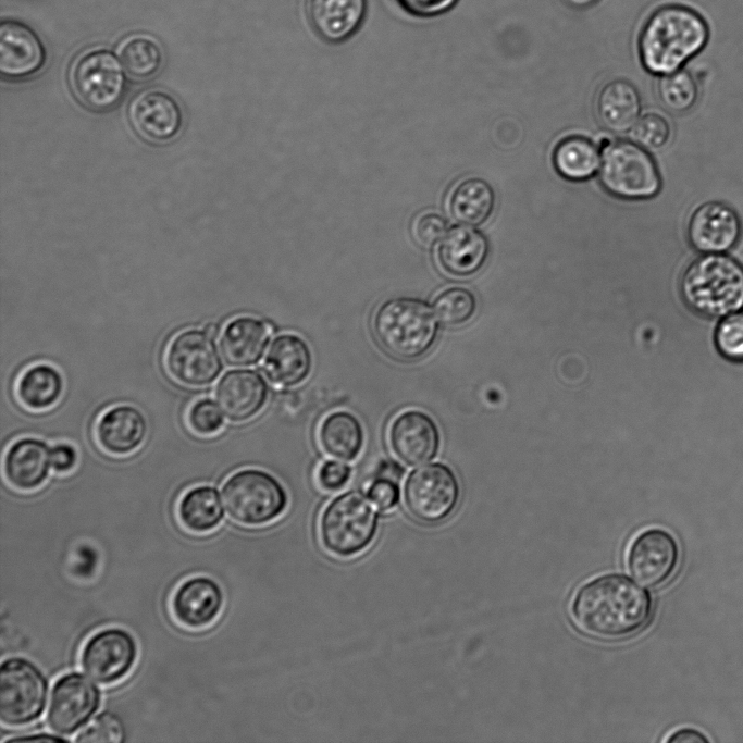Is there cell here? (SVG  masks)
I'll list each match as a JSON object with an SVG mask.
<instances>
[{
  "label": "cell",
  "instance_id": "obj_24",
  "mask_svg": "<svg viewBox=\"0 0 743 743\" xmlns=\"http://www.w3.org/2000/svg\"><path fill=\"white\" fill-rule=\"evenodd\" d=\"M488 253L485 236L472 225L460 224L447 231L437 249L442 269L454 276H469L484 264Z\"/></svg>",
  "mask_w": 743,
  "mask_h": 743
},
{
  "label": "cell",
  "instance_id": "obj_38",
  "mask_svg": "<svg viewBox=\"0 0 743 743\" xmlns=\"http://www.w3.org/2000/svg\"><path fill=\"white\" fill-rule=\"evenodd\" d=\"M75 741L81 743H119L124 741V728L115 715L101 713L79 731Z\"/></svg>",
  "mask_w": 743,
  "mask_h": 743
},
{
  "label": "cell",
  "instance_id": "obj_36",
  "mask_svg": "<svg viewBox=\"0 0 743 743\" xmlns=\"http://www.w3.org/2000/svg\"><path fill=\"white\" fill-rule=\"evenodd\" d=\"M714 342L719 355L728 361L743 363V311L739 310L721 318Z\"/></svg>",
  "mask_w": 743,
  "mask_h": 743
},
{
  "label": "cell",
  "instance_id": "obj_29",
  "mask_svg": "<svg viewBox=\"0 0 743 743\" xmlns=\"http://www.w3.org/2000/svg\"><path fill=\"white\" fill-rule=\"evenodd\" d=\"M495 205L492 186L483 178L469 177L461 181L449 196L448 207L453 218L466 225L485 222Z\"/></svg>",
  "mask_w": 743,
  "mask_h": 743
},
{
  "label": "cell",
  "instance_id": "obj_42",
  "mask_svg": "<svg viewBox=\"0 0 743 743\" xmlns=\"http://www.w3.org/2000/svg\"><path fill=\"white\" fill-rule=\"evenodd\" d=\"M350 475L351 469L348 465L326 460L317 470V482L324 491H338L347 484Z\"/></svg>",
  "mask_w": 743,
  "mask_h": 743
},
{
  "label": "cell",
  "instance_id": "obj_35",
  "mask_svg": "<svg viewBox=\"0 0 743 743\" xmlns=\"http://www.w3.org/2000/svg\"><path fill=\"white\" fill-rule=\"evenodd\" d=\"M476 308L474 295L465 287L454 286L442 290L434 299L433 309L439 322L457 326L469 321Z\"/></svg>",
  "mask_w": 743,
  "mask_h": 743
},
{
  "label": "cell",
  "instance_id": "obj_4",
  "mask_svg": "<svg viewBox=\"0 0 743 743\" xmlns=\"http://www.w3.org/2000/svg\"><path fill=\"white\" fill-rule=\"evenodd\" d=\"M381 348L399 361H416L434 346L438 324L434 309L419 298L396 297L382 302L372 317Z\"/></svg>",
  "mask_w": 743,
  "mask_h": 743
},
{
  "label": "cell",
  "instance_id": "obj_31",
  "mask_svg": "<svg viewBox=\"0 0 743 743\" xmlns=\"http://www.w3.org/2000/svg\"><path fill=\"white\" fill-rule=\"evenodd\" d=\"M126 73L133 79L147 81L156 76L163 65V50L151 35L136 33L122 39L116 48Z\"/></svg>",
  "mask_w": 743,
  "mask_h": 743
},
{
  "label": "cell",
  "instance_id": "obj_7",
  "mask_svg": "<svg viewBox=\"0 0 743 743\" xmlns=\"http://www.w3.org/2000/svg\"><path fill=\"white\" fill-rule=\"evenodd\" d=\"M227 515L243 525H262L277 519L288 497L281 482L269 472L248 468L233 473L222 486Z\"/></svg>",
  "mask_w": 743,
  "mask_h": 743
},
{
  "label": "cell",
  "instance_id": "obj_2",
  "mask_svg": "<svg viewBox=\"0 0 743 743\" xmlns=\"http://www.w3.org/2000/svg\"><path fill=\"white\" fill-rule=\"evenodd\" d=\"M713 25L698 7L671 1L657 7L644 21L637 51L644 69L664 75L680 69L708 46Z\"/></svg>",
  "mask_w": 743,
  "mask_h": 743
},
{
  "label": "cell",
  "instance_id": "obj_26",
  "mask_svg": "<svg viewBox=\"0 0 743 743\" xmlns=\"http://www.w3.org/2000/svg\"><path fill=\"white\" fill-rule=\"evenodd\" d=\"M48 445L38 438L25 437L14 442L4 456V473L9 483L21 491L39 487L51 467Z\"/></svg>",
  "mask_w": 743,
  "mask_h": 743
},
{
  "label": "cell",
  "instance_id": "obj_20",
  "mask_svg": "<svg viewBox=\"0 0 743 743\" xmlns=\"http://www.w3.org/2000/svg\"><path fill=\"white\" fill-rule=\"evenodd\" d=\"M367 0H307L306 13L315 34L330 44L352 37L367 15Z\"/></svg>",
  "mask_w": 743,
  "mask_h": 743
},
{
  "label": "cell",
  "instance_id": "obj_18",
  "mask_svg": "<svg viewBox=\"0 0 743 743\" xmlns=\"http://www.w3.org/2000/svg\"><path fill=\"white\" fill-rule=\"evenodd\" d=\"M46 63L45 46L28 25L4 20L0 24V73L8 81L36 75Z\"/></svg>",
  "mask_w": 743,
  "mask_h": 743
},
{
  "label": "cell",
  "instance_id": "obj_32",
  "mask_svg": "<svg viewBox=\"0 0 743 743\" xmlns=\"http://www.w3.org/2000/svg\"><path fill=\"white\" fill-rule=\"evenodd\" d=\"M177 511L183 525L196 533L215 529L223 519L219 493L209 485L187 491L178 503Z\"/></svg>",
  "mask_w": 743,
  "mask_h": 743
},
{
  "label": "cell",
  "instance_id": "obj_21",
  "mask_svg": "<svg viewBox=\"0 0 743 743\" xmlns=\"http://www.w3.org/2000/svg\"><path fill=\"white\" fill-rule=\"evenodd\" d=\"M313 357L308 343L294 333L277 335L264 356L263 371L275 385L301 384L312 371Z\"/></svg>",
  "mask_w": 743,
  "mask_h": 743
},
{
  "label": "cell",
  "instance_id": "obj_1",
  "mask_svg": "<svg viewBox=\"0 0 743 743\" xmlns=\"http://www.w3.org/2000/svg\"><path fill=\"white\" fill-rule=\"evenodd\" d=\"M651 593L621 573H605L582 584L570 603V618L582 634L620 641L642 631L653 617Z\"/></svg>",
  "mask_w": 743,
  "mask_h": 743
},
{
  "label": "cell",
  "instance_id": "obj_5",
  "mask_svg": "<svg viewBox=\"0 0 743 743\" xmlns=\"http://www.w3.org/2000/svg\"><path fill=\"white\" fill-rule=\"evenodd\" d=\"M376 507L360 492H346L331 500L319 521L320 538L327 552L350 557L374 540L379 517Z\"/></svg>",
  "mask_w": 743,
  "mask_h": 743
},
{
  "label": "cell",
  "instance_id": "obj_25",
  "mask_svg": "<svg viewBox=\"0 0 743 743\" xmlns=\"http://www.w3.org/2000/svg\"><path fill=\"white\" fill-rule=\"evenodd\" d=\"M148 425L136 407L120 405L110 408L99 418L96 436L99 445L112 455H127L145 441Z\"/></svg>",
  "mask_w": 743,
  "mask_h": 743
},
{
  "label": "cell",
  "instance_id": "obj_19",
  "mask_svg": "<svg viewBox=\"0 0 743 743\" xmlns=\"http://www.w3.org/2000/svg\"><path fill=\"white\" fill-rule=\"evenodd\" d=\"M215 398L230 421L245 422L262 411L269 398V386L258 371L234 369L219 380Z\"/></svg>",
  "mask_w": 743,
  "mask_h": 743
},
{
  "label": "cell",
  "instance_id": "obj_17",
  "mask_svg": "<svg viewBox=\"0 0 743 743\" xmlns=\"http://www.w3.org/2000/svg\"><path fill=\"white\" fill-rule=\"evenodd\" d=\"M742 233L740 218L726 202L710 200L699 205L691 214L688 238L701 253H725L739 242Z\"/></svg>",
  "mask_w": 743,
  "mask_h": 743
},
{
  "label": "cell",
  "instance_id": "obj_39",
  "mask_svg": "<svg viewBox=\"0 0 743 743\" xmlns=\"http://www.w3.org/2000/svg\"><path fill=\"white\" fill-rule=\"evenodd\" d=\"M223 414L216 403L209 398H202L189 407L187 422L195 433L199 435H213L224 424Z\"/></svg>",
  "mask_w": 743,
  "mask_h": 743
},
{
  "label": "cell",
  "instance_id": "obj_15",
  "mask_svg": "<svg viewBox=\"0 0 743 743\" xmlns=\"http://www.w3.org/2000/svg\"><path fill=\"white\" fill-rule=\"evenodd\" d=\"M679 545L674 536L660 528L643 530L631 541L627 567L641 584L657 587L669 580L679 562Z\"/></svg>",
  "mask_w": 743,
  "mask_h": 743
},
{
  "label": "cell",
  "instance_id": "obj_49",
  "mask_svg": "<svg viewBox=\"0 0 743 743\" xmlns=\"http://www.w3.org/2000/svg\"><path fill=\"white\" fill-rule=\"evenodd\" d=\"M205 331L213 338L219 334V327L214 323H208L205 326Z\"/></svg>",
  "mask_w": 743,
  "mask_h": 743
},
{
  "label": "cell",
  "instance_id": "obj_41",
  "mask_svg": "<svg viewBox=\"0 0 743 743\" xmlns=\"http://www.w3.org/2000/svg\"><path fill=\"white\" fill-rule=\"evenodd\" d=\"M368 497L382 512L393 510L399 501V487L397 481L379 475L368 488Z\"/></svg>",
  "mask_w": 743,
  "mask_h": 743
},
{
  "label": "cell",
  "instance_id": "obj_11",
  "mask_svg": "<svg viewBox=\"0 0 743 743\" xmlns=\"http://www.w3.org/2000/svg\"><path fill=\"white\" fill-rule=\"evenodd\" d=\"M171 376L187 386H206L214 382L223 369L219 349L205 330H187L170 343L165 355Z\"/></svg>",
  "mask_w": 743,
  "mask_h": 743
},
{
  "label": "cell",
  "instance_id": "obj_16",
  "mask_svg": "<svg viewBox=\"0 0 743 743\" xmlns=\"http://www.w3.org/2000/svg\"><path fill=\"white\" fill-rule=\"evenodd\" d=\"M388 443L394 455L413 467L434 459L441 444L435 421L424 411L408 409L398 413L388 428Z\"/></svg>",
  "mask_w": 743,
  "mask_h": 743
},
{
  "label": "cell",
  "instance_id": "obj_8",
  "mask_svg": "<svg viewBox=\"0 0 743 743\" xmlns=\"http://www.w3.org/2000/svg\"><path fill=\"white\" fill-rule=\"evenodd\" d=\"M599 178L609 194L630 200L652 198L661 187L657 164L649 152L627 140L611 141L603 148Z\"/></svg>",
  "mask_w": 743,
  "mask_h": 743
},
{
  "label": "cell",
  "instance_id": "obj_47",
  "mask_svg": "<svg viewBox=\"0 0 743 743\" xmlns=\"http://www.w3.org/2000/svg\"><path fill=\"white\" fill-rule=\"evenodd\" d=\"M381 476H386L396 480L403 473V469L395 462H386L381 466L380 472Z\"/></svg>",
  "mask_w": 743,
  "mask_h": 743
},
{
  "label": "cell",
  "instance_id": "obj_34",
  "mask_svg": "<svg viewBox=\"0 0 743 743\" xmlns=\"http://www.w3.org/2000/svg\"><path fill=\"white\" fill-rule=\"evenodd\" d=\"M657 90L664 107L676 113L690 110L698 95L694 76L683 69L660 75Z\"/></svg>",
  "mask_w": 743,
  "mask_h": 743
},
{
  "label": "cell",
  "instance_id": "obj_13",
  "mask_svg": "<svg viewBox=\"0 0 743 743\" xmlns=\"http://www.w3.org/2000/svg\"><path fill=\"white\" fill-rule=\"evenodd\" d=\"M100 705L98 688L79 672L61 676L53 684L47 723L58 734L69 735L86 725Z\"/></svg>",
  "mask_w": 743,
  "mask_h": 743
},
{
  "label": "cell",
  "instance_id": "obj_48",
  "mask_svg": "<svg viewBox=\"0 0 743 743\" xmlns=\"http://www.w3.org/2000/svg\"><path fill=\"white\" fill-rule=\"evenodd\" d=\"M568 7L577 10L590 8L599 0H562Z\"/></svg>",
  "mask_w": 743,
  "mask_h": 743
},
{
  "label": "cell",
  "instance_id": "obj_30",
  "mask_svg": "<svg viewBox=\"0 0 743 743\" xmlns=\"http://www.w3.org/2000/svg\"><path fill=\"white\" fill-rule=\"evenodd\" d=\"M556 171L569 181L591 178L600 166L598 147L590 139L572 135L562 138L553 152Z\"/></svg>",
  "mask_w": 743,
  "mask_h": 743
},
{
  "label": "cell",
  "instance_id": "obj_37",
  "mask_svg": "<svg viewBox=\"0 0 743 743\" xmlns=\"http://www.w3.org/2000/svg\"><path fill=\"white\" fill-rule=\"evenodd\" d=\"M671 134L668 121L657 113H646L632 127L634 141L646 149H658L667 144Z\"/></svg>",
  "mask_w": 743,
  "mask_h": 743
},
{
  "label": "cell",
  "instance_id": "obj_22",
  "mask_svg": "<svg viewBox=\"0 0 743 743\" xmlns=\"http://www.w3.org/2000/svg\"><path fill=\"white\" fill-rule=\"evenodd\" d=\"M223 606L220 585L207 577H195L183 582L174 593L172 609L185 627L199 629L212 623Z\"/></svg>",
  "mask_w": 743,
  "mask_h": 743
},
{
  "label": "cell",
  "instance_id": "obj_28",
  "mask_svg": "<svg viewBox=\"0 0 743 743\" xmlns=\"http://www.w3.org/2000/svg\"><path fill=\"white\" fill-rule=\"evenodd\" d=\"M318 442L327 456L352 461L363 448L364 431L355 414L337 410L325 416L319 424Z\"/></svg>",
  "mask_w": 743,
  "mask_h": 743
},
{
  "label": "cell",
  "instance_id": "obj_43",
  "mask_svg": "<svg viewBox=\"0 0 743 743\" xmlns=\"http://www.w3.org/2000/svg\"><path fill=\"white\" fill-rule=\"evenodd\" d=\"M408 13L419 17H433L449 11L457 0H398Z\"/></svg>",
  "mask_w": 743,
  "mask_h": 743
},
{
  "label": "cell",
  "instance_id": "obj_12",
  "mask_svg": "<svg viewBox=\"0 0 743 743\" xmlns=\"http://www.w3.org/2000/svg\"><path fill=\"white\" fill-rule=\"evenodd\" d=\"M137 653V644L131 633L120 628H108L88 639L81 654V664L92 680L109 685L128 674Z\"/></svg>",
  "mask_w": 743,
  "mask_h": 743
},
{
  "label": "cell",
  "instance_id": "obj_6",
  "mask_svg": "<svg viewBox=\"0 0 743 743\" xmlns=\"http://www.w3.org/2000/svg\"><path fill=\"white\" fill-rule=\"evenodd\" d=\"M69 83L77 101L94 112L116 108L127 91V73L114 52L91 48L75 58Z\"/></svg>",
  "mask_w": 743,
  "mask_h": 743
},
{
  "label": "cell",
  "instance_id": "obj_9",
  "mask_svg": "<svg viewBox=\"0 0 743 743\" xmlns=\"http://www.w3.org/2000/svg\"><path fill=\"white\" fill-rule=\"evenodd\" d=\"M48 681L29 659L10 657L0 669V718L10 727H22L37 720L44 713Z\"/></svg>",
  "mask_w": 743,
  "mask_h": 743
},
{
  "label": "cell",
  "instance_id": "obj_27",
  "mask_svg": "<svg viewBox=\"0 0 743 743\" xmlns=\"http://www.w3.org/2000/svg\"><path fill=\"white\" fill-rule=\"evenodd\" d=\"M642 109L636 87L627 79L616 78L603 86L596 111L602 124L611 132L624 133L636 123Z\"/></svg>",
  "mask_w": 743,
  "mask_h": 743
},
{
  "label": "cell",
  "instance_id": "obj_44",
  "mask_svg": "<svg viewBox=\"0 0 743 743\" xmlns=\"http://www.w3.org/2000/svg\"><path fill=\"white\" fill-rule=\"evenodd\" d=\"M51 468L58 473L71 471L77 461V454L69 444H58L50 451Z\"/></svg>",
  "mask_w": 743,
  "mask_h": 743
},
{
  "label": "cell",
  "instance_id": "obj_10",
  "mask_svg": "<svg viewBox=\"0 0 743 743\" xmlns=\"http://www.w3.org/2000/svg\"><path fill=\"white\" fill-rule=\"evenodd\" d=\"M460 485L454 471L435 462L413 470L404 484V503L408 512L423 523H438L456 509Z\"/></svg>",
  "mask_w": 743,
  "mask_h": 743
},
{
  "label": "cell",
  "instance_id": "obj_45",
  "mask_svg": "<svg viewBox=\"0 0 743 743\" xmlns=\"http://www.w3.org/2000/svg\"><path fill=\"white\" fill-rule=\"evenodd\" d=\"M667 743H708L709 740L702 732L692 728H682L672 732Z\"/></svg>",
  "mask_w": 743,
  "mask_h": 743
},
{
  "label": "cell",
  "instance_id": "obj_33",
  "mask_svg": "<svg viewBox=\"0 0 743 743\" xmlns=\"http://www.w3.org/2000/svg\"><path fill=\"white\" fill-rule=\"evenodd\" d=\"M62 392V375L55 368L44 363L25 370L16 386L18 399L32 410H44L53 406Z\"/></svg>",
  "mask_w": 743,
  "mask_h": 743
},
{
  "label": "cell",
  "instance_id": "obj_14",
  "mask_svg": "<svg viewBox=\"0 0 743 743\" xmlns=\"http://www.w3.org/2000/svg\"><path fill=\"white\" fill-rule=\"evenodd\" d=\"M127 116L135 134L151 145L171 143L184 123L178 101L170 92L157 88L136 94L128 104Z\"/></svg>",
  "mask_w": 743,
  "mask_h": 743
},
{
  "label": "cell",
  "instance_id": "obj_40",
  "mask_svg": "<svg viewBox=\"0 0 743 743\" xmlns=\"http://www.w3.org/2000/svg\"><path fill=\"white\" fill-rule=\"evenodd\" d=\"M416 240L423 247H433L447 233V221L437 212L428 211L420 214L413 223Z\"/></svg>",
  "mask_w": 743,
  "mask_h": 743
},
{
  "label": "cell",
  "instance_id": "obj_46",
  "mask_svg": "<svg viewBox=\"0 0 743 743\" xmlns=\"http://www.w3.org/2000/svg\"><path fill=\"white\" fill-rule=\"evenodd\" d=\"M32 742H67V740L48 733H38L26 736H16L8 739L4 743H32Z\"/></svg>",
  "mask_w": 743,
  "mask_h": 743
},
{
  "label": "cell",
  "instance_id": "obj_23",
  "mask_svg": "<svg viewBox=\"0 0 743 743\" xmlns=\"http://www.w3.org/2000/svg\"><path fill=\"white\" fill-rule=\"evenodd\" d=\"M272 334L269 323L252 315L232 319L222 330L220 348L233 367L256 364L263 356Z\"/></svg>",
  "mask_w": 743,
  "mask_h": 743
},
{
  "label": "cell",
  "instance_id": "obj_3",
  "mask_svg": "<svg viewBox=\"0 0 743 743\" xmlns=\"http://www.w3.org/2000/svg\"><path fill=\"white\" fill-rule=\"evenodd\" d=\"M682 300L694 313L723 318L743 308V265L725 253H703L680 280Z\"/></svg>",
  "mask_w": 743,
  "mask_h": 743
}]
</instances>
